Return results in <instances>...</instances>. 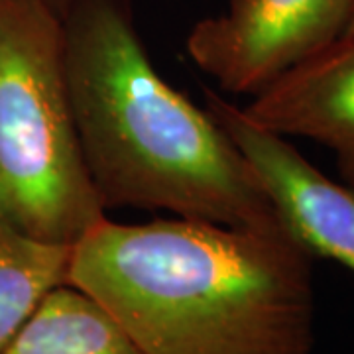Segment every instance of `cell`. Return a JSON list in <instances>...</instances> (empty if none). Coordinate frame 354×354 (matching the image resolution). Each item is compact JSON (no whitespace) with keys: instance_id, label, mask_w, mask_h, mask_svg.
<instances>
[{"instance_id":"6da1fadb","label":"cell","mask_w":354,"mask_h":354,"mask_svg":"<svg viewBox=\"0 0 354 354\" xmlns=\"http://www.w3.org/2000/svg\"><path fill=\"white\" fill-rule=\"evenodd\" d=\"M67 283L101 304L144 354H311L313 256L279 218H102L73 244Z\"/></svg>"},{"instance_id":"7a4b0ae2","label":"cell","mask_w":354,"mask_h":354,"mask_svg":"<svg viewBox=\"0 0 354 354\" xmlns=\"http://www.w3.org/2000/svg\"><path fill=\"white\" fill-rule=\"evenodd\" d=\"M62 34L77 138L104 209L227 227L279 221L230 136L158 73L130 0H65Z\"/></svg>"},{"instance_id":"3957f363","label":"cell","mask_w":354,"mask_h":354,"mask_svg":"<svg viewBox=\"0 0 354 354\" xmlns=\"http://www.w3.org/2000/svg\"><path fill=\"white\" fill-rule=\"evenodd\" d=\"M104 211L71 113L62 4L0 0V221L73 246Z\"/></svg>"},{"instance_id":"277c9868","label":"cell","mask_w":354,"mask_h":354,"mask_svg":"<svg viewBox=\"0 0 354 354\" xmlns=\"http://www.w3.org/2000/svg\"><path fill=\"white\" fill-rule=\"evenodd\" d=\"M353 0H228L191 28L185 50L232 95L256 97L346 34Z\"/></svg>"},{"instance_id":"5b68a950","label":"cell","mask_w":354,"mask_h":354,"mask_svg":"<svg viewBox=\"0 0 354 354\" xmlns=\"http://www.w3.org/2000/svg\"><path fill=\"white\" fill-rule=\"evenodd\" d=\"M205 111L252 165L283 225L313 258L354 274V185L317 169L291 142L254 124L241 106L203 88Z\"/></svg>"},{"instance_id":"8992f818","label":"cell","mask_w":354,"mask_h":354,"mask_svg":"<svg viewBox=\"0 0 354 354\" xmlns=\"http://www.w3.org/2000/svg\"><path fill=\"white\" fill-rule=\"evenodd\" d=\"M254 124L283 138H305L335 158L354 185V36H342L242 106Z\"/></svg>"},{"instance_id":"52a82bcc","label":"cell","mask_w":354,"mask_h":354,"mask_svg":"<svg viewBox=\"0 0 354 354\" xmlns=\"http://www.w3.org/2000/svg\"><path fill=\"white\" fill-rule=\"evenodd\" d=\"M4 354H144L101 304L71 283L51 290Z\"/></svg>"},{"instance_id":"ba28073f","label":"cell","mask_w":354,"mask_h":354,"mask_svg":"<svg viewBox=\"0 0 354 354\" xmlns=\"http://www.w3.org/2000/svg\"><path fill=\"white\" fill-rule=\"evenodd\" d=\"M71 250L73 246L32 239L0 221V354L41 299L67 283Z\"/></svg>"},{"instance_id":"9c48e42d","label":"cell","mask_w":354,"mask_h":354,"mask_svg":"<svg viewBox=\"0 0 354 354\" xmlns=\"http://www.w3.org/2000/svg\"><path fill=\"white\" fill-rule=\"evenodd\" d=\"M344 36H354V0H353V14H351V22L346 28V34Z\"/></svg>"},{"instance_id":"30bf717a","label":"cell","mask_w":354,"mask_h":354,"mask_svg":"<svg viewBox=\"0 0 354 354\" xmlns=\"http://www.w3.org/2000/svg\"><path fill=\"white\" fill-rule=\"evenodd\" d=\"M57 2H59V4H62V6H64V4H65V0H57Z\"/></svg>"}]
</instances>
